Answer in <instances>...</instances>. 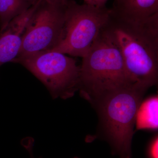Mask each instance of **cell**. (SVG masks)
<instances>
[{"instance_id": "3957f363", "label": "cell", "mask_w": 158, "mask_h": 158, "mask_svg": "<svg viewBox=\"0 0 158 158\" xmlns=\"http://www.w3.org/2000/svg\"><path fill=\"white\" fill-rule=\"evenodd\" d=\"M82 59L79 90L91 103L110 91L131 85L120 51L103 30Z\"/></svg>"}, {"instance_id": "277c9868", "label": "cell", "mask_w": 158, "mask_h": 158, "mask_svg": "<svg viewBox=\"0 0 158 158\" xmlns=\"http://www.w3.org/2000/svg\"><path fill=\"white\" fill-rule=\"evenodd\" d=\"M110 14V9L106 6L96 8L68 0L65 9L63 37L51 51L83 58L106 24Z\"/></svg>"}, {"instance_id": "5b68a950", "label": "cell", "mask_w": 158, "mask_h": 158, "mask_svg": "<svg viewBox=\"0 0 158 158\" xmlns=\"http://www.w3.org/2000/svg\"><path fill=\"white\" fill-rule=\"evenodd\" d=\"M12 62L31 72L54 98H69L79 90L80 65L65 54L51 51L40 52L16 58Z\"/></svg>"}, {"instance_id": "7a4b0ae2", "label": "cell", "mask_w": 158, "mask_h": 158, "mask_svg": "<svg viewBox=\"0 0 158 158\" xmlns=\"http://www.w3.org/2000/svg\"><path fill=\"white\" fill-rule=\"evenodd\" d=\"M146 91L129 85L110 91L92 102L97 109L104 138L119 158H131L136 115Z\"/></svg>"}, {"instance_id": "ba28073f", "label": "cell", "mask_w": 158, "mask_h": 158, "mask_svg": "<svg viewBox=\"0 0 158 158\" xmlns=\"http://www.w3.org/2000/svg\"><path fill=\"white\" fill-rule=\"evenodd\" d=\"M110 10L115 19L144 24L158 19V0H114Z\"/></svg>"}, {"instance_id": "4fadbf2b", "label": "cell", "mask_w": 158, "mask_h": 158, "mask_svg": "<svg viewBox=\"0 0 158 158\" xmlns=\"http://www.w3.org/2000/svg\"><path fill=\"white\" fill-rule=\"evenodd\" d=\"M46 2L56 6H65L68 0H43Z\"/></svg>"}, {"instance_id": "7c38bea8", "label": "cell", "mask_w": 158, "mask_h": 158, "mask_svg": "<svg viewBox=\"0 0 158 158\" xmlns=\"http://www.w3.org/2000/svg\"><path fill=\"white\" fill-rule=\"evenodd\" d=\"M84 4L96 8H103L106 7V3L108 0H83Z\"/></svg>"}, {"instance_id": "6da1fadb", "label": "cell", "mask_w": 158, "mask_h": 158, "mask_svg": "<svg viewBox=\"0 0 158 158\" xmlns=\"http://www.w3.org/2000/svg\"><path fill=\"white\" fill-rule=\"evenodd\" d=\"M103 31L120 51L131 85L147 90L157 84L158 20L134 23L110 15Z\"/></svg>"}, {"instance_id": "9c48e42d", "label": "cell", "mask_w": 158, "mask_h": 158, "mask_svg": "<svg viewBox=\"0 0 158 158\" xmlns=\"http://www.w3.org/2000/svg\"><path fill=\"white\" fill-rule=\"evenodd\" d=\"M158 111L157 96L152 97L141 102L136 115L137 129H157Z\"/></svg>"}, {"instance_id": "9a60e30c", "label": "cell", "mask_w": 158, "mask_h": 158, "mask_svg": "<svg viewBox=\"0 0 158 158\" xmlns=\"http://www.w3.org/2000/svg\"><path fill=\"white\" fill-rule=\"evenodd\" d=\"M78 158V157H75V158Z\"/></svg>"}, {"instance_id": "30bf717a", "label": "cell", "mask_w": 158, "mask_h": 158, "mask_svg": "<svg viewBox=\"0 0 158 158\" xmlns=\"http://www.w3.org/2000/svg\"><path fill=\"white\" fill-rule=\"evenodd\" d=\"M37 0H0V29L1 32L9 23L30 9Z\"/></svg>"}, {"instance_id": "8fae6325", "label": "cell", "mask_w": 158, "mask_h": 158, "mask_svg": "<svg viewBox=\"0 0 158 158\" xmlns=\"http://www.w3.org/2000/svg\"><path fill=\"white\" fill-rule=\"evenodd\" d=\"M158 138H156L151 141L148 149V158H158Z\"/></svg>"}, {"instance_id": "5bb4252c", "label": "cell", "mask_w": 158, "mask_h": 158, "mask_svg": "<svg viewBox=\"0 0 158 158\" xmlns=\"http://www.w3.org/2000/svg\"><path fill=\"white\" fill-rule=\"evenodd\" d=\"M27 145H25V147L27 148V149L28 151L29 152H30V154H31V158H34V156L32 155V144L31 143V144H30V143H27Z\"/></svg>"}, {"instance_id": "52a82bcc", "label": "cell", "mask_w": 158, "mask_h": 158, "mask_svg": "<svg viewBox=\"0 0 158 158\" xmlns=\"http://www.w3.org/2000/svg\"><path fill=\"white\" fill-rule=\"evenodd\" d=\"M42 0L36 3L9 23L0 34V67L17 58L21 48L26 28Z\"/></svg>"}, {"instance_id": "8992f818", "label": "cell", "mask_w": 158, "mask_h": 158, "mask_svg": "<svg viewBox=\"0 0 158 158\" xmlns=\"http://www.w3.org/2000/svg\"><path fill=\"white\" fill-rule=\"evenodd\" d=\"M66 6H54L42 0L26 28L16 58L52 51L58 45L64 34Z\"/></svg>"}]
</instances>
